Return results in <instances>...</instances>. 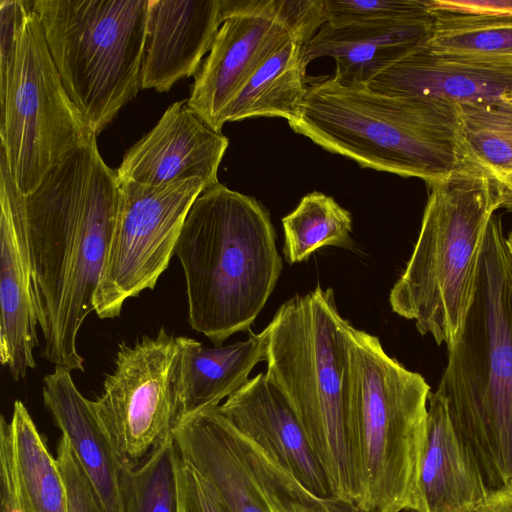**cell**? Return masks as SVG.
Segmentation results:
<instances>
[{"label": "cell", "mask_w": 512, "mask_h": 512, "mask_svg": "<svg viewBox=\"0 0 512 512\" xmlns=\"http://www.w3.org/2000/svg\"><path fill=\"white\" fill-rule=\"evenodd\" d=\"M119 194L117 172L94 141L68 155L24 195L42 355L55 366L84 370L77 337L94 311Z\"/></svg>", "instance_id": "cell-1"}, {"label": "cell", "mask_w": 512, "mask_h": 512, "mask_svg": "<svg viewBox=\"0 0 512 512\" xmlns=\"http://www.w3.org/2000/svg\"><path fill=\"white\" fill-rule=\"evenodd\" d=\"M347 323L332 288L283 303L270 322L266 376L285 394L334 498L360 511L363 478L351 404Z\"/></svg>", "instance_id": "cell-2"}, {"label": "cell", "mask_w": 512, "mask_h": 512, "mask_svg": "<svg viewBox=\"0 0 512 512\" xmlns=\"http://www.w3.org/2000/svg\"><path fill=\"white\" fill-rule=\"evenodd\" d=\"M438 388L487 486L512 484V257L501 217L488 224L464 328L448 347Z\"/></svg>", "instance_id": "cell-3"}, {"label": "cell", "mask_w": 512, "mask_h": 512, "mask_svg": "<svg viewBox=\"0 0 512 512\" xmlns=\"http://www.w3.org/2000/svg\"><path fill=\"white\" fill-rule=\"evenodd\" d=\"M191 327L221 346L249 331L282 270L270 214L220 182L196 198L175 248Z\"/></svg>", "instance_id": "cell-4"}, {"label": "cell", "mask_w": 512, "mask_h": 512, "mask_svg": "<svg viewBox=\"0 0 512 512\" xmlns=\"http://www.w3.org/2000/svg\"><path fill=\"white\" fill-rule=\"evenodd\" d=\"M289 126L361 167L429 186L471 162L455 106L344 85L333 77L307 85L300 115Z\"/></svg>", "instance_id": "cell-5"}, {"label": "cell", "mask_w": 512, "mask_h": 512, "mask_svg": "<svg viewBox=\"0 0 512 512\" xmlns=\"http://www.w3.org/2000/svg\"><path fill=\"white\" fill-rule=\"evenodd\" d=\"M502 200L499 182L473 161L430 186L418 239L389 303L438 345L448 348L464 328L486 230Z\"/></svg>", "instance_id": "cell-6"}, {"label": "cell", "mask_w": 512, "mask_h": 512, "mask_svg": "<svg viewBox=\"0 0 512 512\" xmlns=\"http://www.w3.org/2000/svg\"><path fill=\"white\" fill-rule=\"evenodd\" d=\"M352 423L363 478L360 512H410L426 435L429 384L347 323Z\"/></svg>", "instance_id": "cell-7"}, {"label": "cell", "mask_w": 512, "mask_h": 512, "mask_svg": "<svg viewBox=\"0 0 512 512\" xmlns=\"http://www.w3.org/2000/svg\"><path fill=\"white\" fill-rule=\"evenodd\" d=\"M64 88L97 137L141 88L149 0H34Z\"/></svg>", "instance_id": "cell-8"}, {"label": "cell", "mask_w": 512, "mask_h": 512, "mask_svg": "<svg viewBox=\"0 0 512 512\" xmlns=\"http://www.w3.org/2000/svg\"><path fill=\"white\" fill-rule=\"evenodd\" d=\"M0 106V154L23 195L68 155L96 141L64 88L32 1L0 75Z\"/></svg>", "instance_id": "cell-9"}, {"label": "cell", "mask_w": 512, "mask_h": 512, "mask_svg": "<svg viewBox=\"0 0 512 512\" xmlns=\"http://www.w3.org/2000/svg\"><path fill=\"white\" fill-rule=\"evenodd\" d=\"M93 410L122 463L137 467L173 438L181 419L180 348L161 328L132 345H119L115 366Z\"/></svg>", "instance_id": "cell-10"}, {"label": "cell", "mask_w": 512, "mask_h": 512, "mask_svg": "<svg viewBox=\"0 0 512 512\" xmlns=\"http://www.w3.org/2000/svg\"><path fill=\"white\" fill-rule=\"evenodd\" d=\"M206 189L199 178L120 183L115 226L94 297L101 319L119 317L129 298L154 289L175 255L189 210Z\"/></svg>", "instance_id": "cell-11"}, {"label": "cell", "mask_w": 512, "mask_h": 512, "mask_svg": "<svg viewBox=\"0 0 512 512\" xmlns=\"http://www.w3.org/2000/svg\"><path fill=\"white\" fill-rule=\"evenodd\" d=\"M280 1L221 0L223 23L187 99L217 131L222 130L227 108L259 66L288 38L298 39L283 20Z\"/></svg>", "instance_id": "cell-12"}, {"label": "cell", "mask_w": 512, "mask_h": 512, "mask_svg": "<svg viewBox=\"0 0 512 512\" xmlns=\"http://www.w3.org/2000/svg\"><path fill=\"white\" fill-rule=\"evenodd\" d=\"M229 139L187 99L171 104L156 125L130 147L116 170L120 183L162 185L191 178L216 185Z\"/></svg>", "instance_id": "cell-13"}, {"label": "cell", "mask_w": 512, "mask_h": 512, "mask_svg": "<svg viewBox=\"0 0 512 512\" xmlns=\"http://www.w3.org/2000/svg\"><path fill=\"white\" fill-rule=\"evenodd\" d=\"M0 360L15 381L35 367L38 318L24 195L0 154Z\"/></svg>", "instance_id": "cell-14"}, {"label": "cell", "mask_w": 512, "mask_h": 512, "mask_svg": "<svg viewBox=\"0 0 512 512\" xmlns=\"http://www.w3.org/2000/svg\"><path fill=\"white\" fill-rule=\"evenodd\" d=\"M245 437L291 474L309 492L335 499L331 484L289 400L265 373H259L218 406Z\"/></svg>", "instance_id": "cell-15"}, {"label": "cell", "mask_w": 512, "mask_h": 512, "mask_svg": "<svg viewBox=\"0 0 512 512\" xmlns=\"http://www.w3.org/2000/svg\"><path fill=\"white\" fill-rule=\"evenodd\" d=\"M490 489L451 420L442 391L428 399L426 435L410 512H477Z\"/></svg>", "instance_id": "cell-16"}, {"label": "cell", "mask_w": 512, "mask_h": 512, "mask_svg": "<svg viewBox=\"0 0 512 512\" xmlns=\"http://www.w3.org/2000/svg\"><path fill=\"white\" fill-rule=\"evenodd\" d=\"M222 23L221 0H149L141 88L166 92L195 76Z\"/></svg>", "instance_id": "cell-17"}, {"label": "cell", "mask_w": 512, "mask_h": 512, "mask_svg": "<svg viewBox=\"0 0 512 512\" xmlns=\"http://www.w3.org/2000/svg\"><path fill=\"white\" fill-rule=\"evenodd\" d=\"M433 28L432 14L395 22L325 23L303 46V64L307 68L314 59L331 57L337 82L368 86L386 70L425 49Z\"/></svg>", "instance_id": "cell-18"}, {"label": "cell", "mask_w": 512, "mask_h": 512, "mask_svg": "<svg viewBox=\"0 0 512 512\" xmlns=\"http://www.w3.org/2000/svg\"><path fill=\"white\" fill-rule=\"evenodd\" d=\"M178 453L212 486L229 512H276L238 451L233 425L218 406L182 417Z\"/></svg>", "instance_id": "cell-19"}, {"label": "cell", "mask_w": 512, "mask_h": 512, "mask_svg": "<svg viewBox=\"0 0 512 512\" xmlns=\"http://www.w3.org/2000/svg\"><path fill=\"white\" fill-rule=\"evenodd\" d=\"M43 402L66 436L106 512H125L127 468L105 434L71 370L55 366L43 379Z\"/></svg>", "instance_id": "cell-20"}, {"label": "cell", "mask_w": 512, "mask_h": 512, "mask_svg": "<svg viewBox=\"0 0 512 512\" xmlns=\"http://www.w3.org/2000/svg\"><path fill=\"white\" fill-rule=\"evenodd\" d=\"M368 87L385 94L453 106L476 102H512L511 71L436 55L426 49L386 70Z\"/></svg>", "instance_id": "cell-21"}, {"label": "cell", "mask_w": 512, "mask_h": 512, "mask_svg": "<svg viewBox=\"0 0 512 512\" xmlns=\"http://www.w3.org/2000/svg\"><path fill=\"white\" fill-rule=\"evenodd\" d=\"M270 331L269 323L245 341L214 348L187 336L176 337L180 348L181 418L217 407L242 388L253 368L266 360Z\"/></svg>", "instance_id": "cell-22"}, {"label": "cell", "mask_w": 512, "mask_h": 512, "mask_svg": "<svg viewBox=\"0 0 512 512\" xmlns=\"http://www.w3.org/2000/svg\"><path fill=\"white\" fill-rule=\"evenodd\" d=\"M304 44L284 41L254 72L227 108L223 122L252 117H281L294 122L307 92Z\"/></svg>", "instance_id": "cell-23"}, {"label": "cell", "mask_w": 512, "mask_h": 512, "mask_svg": "<svg viewBox=\"0 0 512 512\" xmlns=\"http://www.w3.org/2000/svg\"><path fill=\"white\" fill-rule=\"evenodd\" d=\"M10 424L19 474L35 510L67 512V492L58 460L20 400L13 404Z\"/></svg>", "instance_id": "cell-24"}, {"label": "cell", "mask_w": 512, "mask_h": 512, "mask_svg": "<svg viewBox=\"0 0 512 512\" xmlns=\"http://www.w3.org/2000/svg\"><path fill=\"white\" fill-rule=\"evenodd\" d=\"M283 254L289 264L305 261L317 249L335 246L352 249V218L333 197L313 191L282 218Z\"/></svg>", "instance_id": "cell-25"}, {"label": "cell", "mask_w": 512, "mask_h": 512, "mask_svg": "<svg viewBox=\"0 0 512 512\" xmlns=\"http://www.w3.org/2000/svg\"><path fill=\"white\" fill-rule=\"evenodd\" d=\"M455 108L470 160L498 182L512 175V102H476Z\"/></svg>", "instance_id": "cell-26"}, {"label": "cell", "mask_w": 512, "mask_h": 512, "mask_svg": "<svg viewBox=\"0 0 512 512\" xmlns=\"http://www.w3.org/2000/svg\"><path fill=\"white\" fill-rule=\"evenodd\" d=\"M425 49L433 54L512 72V20L460 23L434 19Z\"/></svg>", "instance_id": "cell-27"}, {"label": "cell", "mask_w": 512, "mask_h": 512, "mask_svg": "<svg viewBox=\"0 0 512 512\" xmlns=\"http://www.w3.org/2000/svg\"><path fill=\"white\" fill-rule=\"evenodd\" d=\"M175 451L172 438L128 469L125 512H177Z\"/></svg>", "instance_id": "cell-28"}, {"label": "cell", "mask_w": 512, "mask_h": 512, "mask_svg": "<svg viewBox=\"0 0 512 512\" xmlns=\"http://www.w3.org/2000/svg\"><path fill=\"white\" fill-rule=\"evenodd\" d=\"M330 25L395 22L431 15L428 0H324Z\"/></svg>", "instance_id": "cell-29"}, {"label": "cell", "mask_w": 512, "mask_h": 512, "mask_svg": "<svg viewBox=\"0 0 512 512\" xmlns=\"http://www.w3.org/2000/svg\"><path fill=\"white\" fill-rule=\"evenodd\" d=\"M58 464L67 492V512H106L65 435L57 446Z\"/></svg>", "instance_id": "cell-30"}, {"label": "cell", "mask_w": 512, "mask_h": 512, "mask_svg": "<svg viewBox=\"0 0 512 512\" xmlns=\"http://www.w3.org/2000/svg\"><path fill=\"white\" fill-rule=\"evenodd\" d=\"M1 512H37L22 483L14 451L10 421L0 419Z\"/></svg>", "instance_id": "cell-31"}, {"label": "cell", "mask_w": 512, "mask_h": 512, "mask_svg": "<svg viewBox=\"0 0 512 512\" xmlns=\"http://www.w3.org/2000/svg\"><path fill=\"white\" fill-rule=\"evenodd\" d=\"M174 466L177 512H229L212 486L181 457L177 449Z\"/></svg>", "instance_id": "cell-32"}, {"label": "cell", "mask_w": 512, "mask_h": 512, "mask_svg": "<svg viewBox=\"0 0 512 512\" xmlns=\"http://www.w3.org/2000/svg\"><path fill=\"white\" fill-rule=\"evenodd\" d=\"M435 20L480 23L512 20V0H428Z\"/></svg>", "instance_id": "cell-33"}, {"label": "cell", "mask_w": 512, "mask_h": 512, "mask_svg": "<svg viewBox=\"0 0 512 512\" xmlns=\"http://www.w3.org/2000/svg\"><path fill=\"white\" fill-rule=\"evenodd\" d=\"M477 512H512V484L490 490L486 500Z\"/></svg>", "instance_id": "cell-34"}, {"label": "cell", "mask_w": 512, "mask_h": 512, "mask_svg": "<svg viewBox=\"0 0 512 512\" xmlns=\"http://www.w3.org/2000/svg\"><path fill=\"white\" fill-rule=\"evenodd\" d=\"M502 192L501 208L512 210V175L499 182Z\"/></svg>", "instance_id": "cell-35"}, {"label": "cell", "mask_w": 512, "mask_h": 512, "mask_svg": "<svg viewBox=\"0 0 512 512\" xmlns=\"http://www.w3.org/2000/svg\"><path fill=\"white\" fill-rule=\"evenodd\" d=\"M506 245H507L508 251L512 257V229H511L508 237L506 238Z\"/></svg>", "instance_id": "cell-36"}]
</instances>
